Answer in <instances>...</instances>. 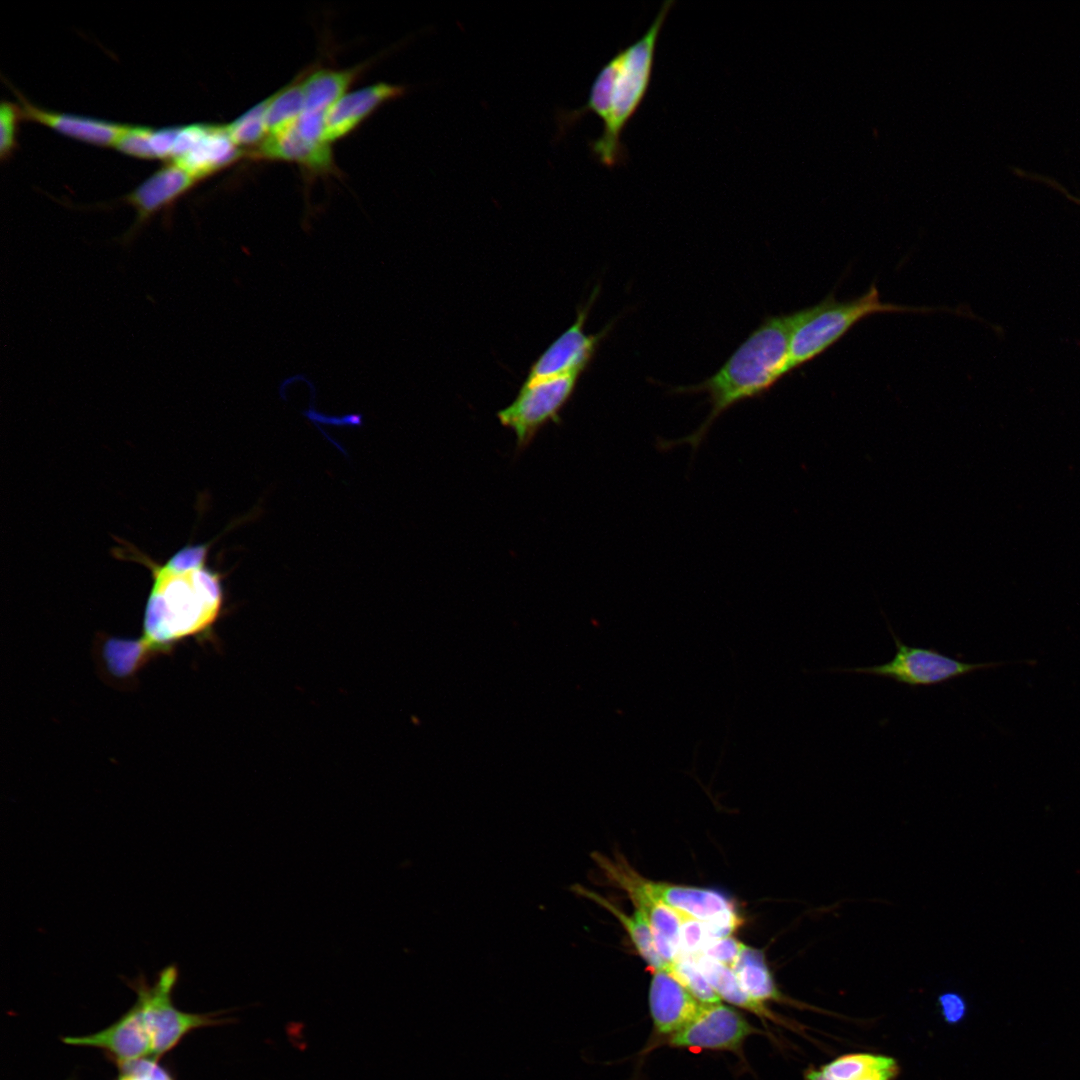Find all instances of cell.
Listing matches in <instances>:
<instances>
[{
  "instance_id": "1",
  "label": "cell",
  "mask_w": 1080,
  "mask_h": 1080,
  "mask_svg": "<svg viewBox=\"0 0 1080 1080\" xmlns=\"http://www.w3.org/2000/svg\"><path fill=\"white\" fill-rule=\"evenodd\" d=\"M207 544H186L158 562L131 544L115 549L120 558L150 571L151 586L144 609L142 636L137 641H109L105 656L110 670L129 675L153 654L207 631L224 601L221 575L208 566Z\"/></svg>"
},
{
  "instance_id": "2",
  "label": "cell",
  "mask_w": 1080,
  "mask_h": 1080,
  "mask_svg": "<svg viewBox=\"0 0 1080 1080\" xmlns=\"http://www.w3.org/2000/svg\"><path fill=\"white\" fill-rule=\"evenodd\" d=\"M803 314L804 309L766 318L714 375L697 385L678 387L677 393H705L711 409L695 431L677 440H658V448L688 444L696 450L723 412L762 395L788 374L790 339Z\"/></svg>"
},
{
  "instance_id": "3",
  "label": "cell",
  "mask_w": 1080,
  "mask_h": 1080,
  "mask_svg": "<svg viewBox=\"0 0 1080 1080\" xmlns=\"http://www.w3.org/2000/svg\"><path fill=\"white\" fill-rule=\"evenodd\" d=\"M674 3V0L665 1L644 34L617 53L619 66L611 94L610 116L602 134L590 143L593 156L605 166L622 164L627 158L622 132L649 89L658 39Z\"/></svg>"
},
{
  "instance_id": "4",
  "label": "cell",
  "mask_w": 1080,
  "mask_h": 1080,
  "mask_svg": "<svg viewBox=\"0 0 1080 1080\" xmlns=\"http://www.w3.org/2000/svg\"><path fill=\"white\" fill-rule=\"evenodd\" d=\"M930 308H918L880 300L879 292L872 284L869 290L858 298L837 302L829 296L822 302L804 309L800 322L794 328L790 339V372L813 360L842 338L855 324L876 313L928 312Z\"/></svg>"
},
{
  "instance_id": "5",
  "label": "cell",
  "mask_w": 1080,
  "mask_h": 1080,
  "mask_svg": "<svg viewBox=\"0 0 1080 1080\" xmlns=\"http://www.w3.org/2000/svg\"><path fill=\"white\" fill-rule=\"evenodd\" d=\"M896 652L883 664L866 667L834 668L831 671L887 678L911 688L930 687L954 679L1001 666L1000 662L969 663L950 657L935 648L910 646L904 643L888 624Z\"/></svg>"
},
{
  "instance_id": "6",
  "label": "cell",
  "mask_w": 1080,
  "mask_h": 1080,
  "mask_svg": "<svg viewBox=\"0 0 1080 1080\" xmlns=\"http://www.w3.org/2000/svg\"><path fill=\"white\" fill-rule=\"evenodd\" d=\"M178 978V969L170 965L161 970L149 986L143 977L133 983L146 1025L151 1035L153 1059L171 1050L189 1031L219 1025L231 1019L216 1018L215 1014H191L178 1010L171 1001V992Z\"/></svg>"
},
{
  "instance_id": "7",
  "label": "cell",
  "mask_w": 1080,
  "mask_h": 1080,
  "mask_svg": "<svg viewBox=\"0 0 1080 1080\" xmlns=\"http://www.w3.org/2000/svg\"><path fill=\"white\" fill-rule=\"evenodd\" d=\"M580 376L568 374L523 382L511 404L498 411L499 422L514 433L518 449L527 447L549 422H560V412L572 397Z\"/></svg>"
},
{
  "instance_id": "8",
  "label": "cell",
  "mask_w": 1080,
  "mask_h": 1080,
  "mask_svg": "<svg viewBox=\"0 0 1080 1080\" xmlns=\"http://www.w3.org/2000/svg\"><path fill=\"white\" fill-rule=\"evenodd\" d=\"M596 287L588 302L578 310L576 320L534 361L524 382L568 374H582L591 363L610 326L597 334H587L584 326L598 294Z\"/></svg>"
},
{
  "instance_id": "9",
  "label": "cell",
  "mask_w": 1080,
  "mask_h": 1080,
  "mask_svg": "<svg viewBox=\"0 0 1080 1080\" xmlns=\"http://www.w3.org/2000/svg\"><path fill=\"white\" fill-rule=\"evenodd\" d=\"M606 871L626 891L635 907L642 909L648 918L656 949L670 965L680 956V927L682 914L655 898L647 889L645 880L623 858L607 862Z\"/></svg>"
},
{
  "instance_id": "10",
  "label": "cell",
  "mask_w": 1080,
  "mask_h": 1080,
  "mask_svg": "<svg viewBox=\"0 0 1080 1080\" xmlns=\"http://www.w3.org/2000/svg\"><path fill=\"white\" fill-rule=\"evenodd\" d=\"M756 1029L736 1009L722 1003L703 1005L684 1028L669 1036L672 1047L738 1052Z\"/></svg>"
},
{
  "instance_id": "11",
  "label": "cell",
  "mask_w": 1080,
  "mask_h": 1080,
  "mask_svg": "<svg viewBox=\"0 0 1080 1080\" xmlns=\"http://www.w3.org/2000/svg\"><path fill=\"white\" fill-rule=\"evenodd\" d=\"M648 891L679 913L703 922L712 937L731 936L742 920L723 894L704 888L645 880Z\"/></svg>"
},
{
  "instance_id": "12",
  "label": "cell",
  "mask_w": 1080,
  "mask_h": 1080,
  "mask_svg": "<svg viewBox=\"0 0 1080 1080\" xmlns=\"http://www.w3.org/2000/svg\"><path fill=\"white\" fill-rule=\"evenodd\" d=\"M70 1045L91 1046L108 1050L123 1065L151 1056L152 1039L140 1005H135L117 1022L94 1034L65 1037Z\"/></svg>"
},
{
  "instance_id": "13",
  "label": "cell",
  "mask_w": 1080,
  "mask_h": 1080,
  "mask_svg": "<svg viewBox=\"0 0 1080 1080\" xmlns=\"http://www.w3.org/2000/svg\"><path fill=\"white\" fill-rule=\"evenodd\" d=\"M197 180L177 164L170 162L126 196L136 211V221L126 234L128 241L157 212L169 207L189 191Z\"/></svg>"
},
{
  "instance_id": "14",
  "label": "cell",
  "mask_w": 1080,
  "mask_h": 1080,
  "mask_svg": "<svg viewBox=\"0 0 1080 1080\" xmlns=\"http://www.w3.org/2000/svg\"><path fill=\"white\" fill-rule=\"evenodd\" d=\"M649 1007L655 1030L671 1036L689 1024L703 1005L669 973L654 971Z\"/></svg>"
},
{
  "instance_id": "15",
  "label": "cell",
  "mask_w": 1080,
  "mask_h": 1080,
  "mask_svg": "<svg viewBox=\"0 0 1080 1080\" xmlns=\"http://www.w3.org/2000/svg\"><path fill=\"white\" fill-rule=\"evenodd\" d=\"M404 92L403 86L378 83L344 95L325 113L323 140L329 143L346 135L378 106Z\"/></svg>"
},
{
  "instance_id": "16",
  "label": "cell",
  "mask_w": 1080,
  "mask_h": 1080,
  "mask_svg": "<svg viewBox=\"0 0 1080 1080\" xmlns=\"http://www.w3.org/2000/svg\"><path fill=\"white\" fill-rule=\"evenodd\" d=\"M23 118L45 125L56 132L86 143L110 146L115 145L125 129V125L60 113L34 106L20 97Z\"/></svg>"
},
{
  "instance_id": "17",
  "label": "cell",
  "mask_w": 1080,
  "mask_h": 1080,
  "mask_svg": "<svg viewBox=\"0 0 1080 1080\" xmlns=\"http://www.w3.org/2000/svg\"><path fill=\"white\" fill-rule=\"evenodd\" d=\"M240 152L225 126L205 125L195 144L184 155L171 162L198 181L232 163L240 156Z\"/></svg>"
},
{
  "instance_id": "18",
  "label": "cell",
  "mask_w": 1080,
  "mask_h": 1080,
  "mask_svg": "<svg viewBox=\"0 0 1080 1080\" xmlns=\"http://www.w3.org/2000/svg\"><path fill=\"white\" fill-rule=\"evenodd\" d=\"M900 1068L889 1056L851 1053L818 1068H809L805 1080H895Z\"/></svg>"
},
{
  "instance_id": "19",
  "label": "cell",
  "mask_w": 1080,
  "mask_h": 1080,
  "mask_svg": "<svg viewBox=\"0 0 1080 1080\" xmlns=\"http://www.w3.org/2000/svg\"><path fill=\"white\" fill-rule=\"evenodd\" d=\"M255 155L294 161L317 171H328L333 164L328 142L307 140L298 134L294 126L281 133L269 135Z\"/></svg>"
},
{
  "instance_id": "20",
  "label": "cell",
  "mask_w": 1080,
  "mask_h": 1080,
  "mask_svg": "<svg viewBox=\"0 0 1080 1080\" xmlns=\"http://www.w3.org/2000/svg\"><path fill=\"white\" fill-rule=\"evenodd\" d=\"M730 968L743 990L753 999L764 1004L767 1001H783L784 996L776 985L762 950L743 944Z\"/></svg>"
},
{
  "instance_id": "21",
  "label": "cell",
  "mask_w": 1080,
  "mask_h": 1080,
  "mask_svg": "<svg viewBox=\"0 0 1080 1080\" xmlns=\"http://www.w3.org/2000/svg\"><path fill=\"white\" fill-rule=\"evenodd\" d=\"M688 958L694 962L722 1000L750 1011L759 1017L773 1018L766 1004L753 999L743 990L729 966L702 954Z\"/></svg>"
},
{
  "instance_id": "22",
  "label": "cell",
  "mask_w": 1080,
  "mask_h": 1080,
  "mask_svg": "<svg viewBox=\"0 0 1080 1080\" xmlns=\"http://www.w3.org/2000/svg\"><path fill=\"white\" fill-rule=\"evenodd\" d=\"M618 66L619 57L616 54L598 72L584 106L573 111L560 112L557 115L558 128L561 134L587 113L597 115L602 120L603 125L607 123L610 116L611 94Z\"/></svg>"
},
{
  "instance_id": "23",
  "label": "cell",
  "mask_w": 1080,
  "mask_h": 1080,
  "mask_svg": "<svg viewBox=\"0 0 1080 1080\" xmlns=\"http://www.w3.org/2000/svg\"><path fill=\"white\" fill-rule=\"evenodd\" d=\"M355 78L353 70H319L310 74L301 86L304 94V111L326 112L343 97Z\"/></svg>"
},
{
  "instance_id": "24",
  "label": "cell",
  "mask_w": 1080,
  "mask_h": 1080,
  "mask_svg": "<svg viewBox=\"0 0 1080 1080\" xmlns=\"http://www.w3.org/2000/svg\"><path fill=\"white\" fill-rule=\"evenodd\" d=\"M594 898L617 917L629 934L639 955L653 971H669L670 965L659 955L650 923L642 909L635 907L633 914L627 915L599 896H594Z\"/></svg>"
},
{
  "instance_id": "25",
  "label": "cell",
  "mask_w": 1080,
  "mask_h": 1080,
  "mask_svg": "<svg viewBox=\"0 0 1080 1080\" xmlns=\"http://www.w3.org/2000/svg\"><path fill=\"white\" fill-rule=\"evenodd\" d=\"M305 109L301 83L290 85L269 97L265 122L269 135L281 133L295 125Z\"/></svg>"
},
{
  "instance_id": "26",
  "label": "cell",
  "mask_w": 1080,
  "mask_h": 1080,
  "mask_svg": "<svg viewBox=\"0 0 1080 1080\" xmlns=\"http://www.w3.org/2000/svg\"><path fill=\"white\" fill-rule=\"evenodd\" d=\"M702 1005L721 1003V998L688 957H679L667 972Z\"/></svg>"
},
{
  "instance_id": "27",
  "label": "cell",
  "mask_w": 1080,
  "mask_h": 1080,
  "mask_svg": "<svg viewBox=\"0 0 1080 1080\" xmlns=\"http://www.w3.org/2000/svg\"><path fill=\"white\" fill-rule=\"evenodd\" d=\"M268 104L269 98L255 105L225 126L229 136L237 146L255 144L267 133L265 116Z\"/></svg>"
},
{
  "instance_id": "28",
  "label": "cell",
  "mask_w": 1080,
  "mask_h": 1080,
  "mask_svg": "<svg viewBox=\"0 0 1080 1080\" xmlns=\"http://www.w3.org/2000/svg\"><path fill=\"white\" fill-rule=\"evenodd\" d=\"M679 936L680 957H694L702 954L714 938L703 922L683 914Z\"/></svg>"
},
{
  "instance_id": "29",
  "label": "cell",
  "mask_w": 1080,
  "mask_h": 1080,
  "mask_svg": "<svg viewBox=\"0 0 1080 1080\" xmlns=\"http://www.w3.org/2000/svg\"><path fill=\"white\" fill-rule=\"evenodd\" d=\"M23 118L20 106L2 102L0 108V156L5 160L16 147L18 122Z\"/></svg>"
},
{
  "instance_id": "30",
  "label": "cell",
  "mask_w": 1080,
  "mask_h": 1080,
  "mask_svg": "<svg viewBox=\"0 0 1080 1080\" xmlns=\"http://www.w3.org/2000/svg\"><path fill=\"white\" fill-rule=\"evenodd\" d=\"M151 128L126 126L115 147L122 153L141 158L155 159L151 144Z\"/></svg>"
},
{
  "instance_id": "31",
  "label": "cell",
  "mask_w": 1080,
  "mask_h": 1080,
  "mask_svg": "<svg viewBox=\"0 0 1080 1080\" xmlns=\"http://www.w3.org/2000/svg\"><path fill=\"white\" fill-rule=\"evenodd\" d=\"M743 944L732 935L713 938L703 950L702 955L731 967L736 961Z\"/></svg>"
},
{
  "instance_id": "32",
  "label": "cell",
  "mask_w": 1080,
  "mask_h": 1080,
  "mask_svg": "<svg viewBox=\"0 0 1080 1080\" xmlns=\"http://www.w3.org/2000/svg\"><path fill=\"white\" fill-rule=\"evenodd\" d=\"M326 112L304 111L294 125L300 136L310 141H324V118ZM325 142V141H324Z\"/></svg>"
},
{
  "instance_id": "33",
  "label": "cell",
  "mask_w": 1080,
  "mask_h": 1080,
  "mask_svg": "<svg viewBox=\"0 0 1080 1080\" xmlns=\"http://www.w3.org/2000/svg\"><path fill=\"white\" fill-rule=\"evenodd\" d=\"M178 127L152 129L150 144L155 159H172Z\"/></svg>"
},
{
  "instance_id": "34",
  "label": "cell",
  "mask_w": 1080,
  "mask_h": 1080,
  "mask_svg": "<svg viewBox=\"0 0 1080 1080\" xmlns=\"http://www.w3.org/2000/svg\"><path fill=\"white\" fill-rule=\"evenodd\" d=\"M938 1003L941 1014L948 1024L960 1023L967 1014L965 999L956 992H946L939 996Z\"/></svg>"
},
{
  "instance_id": "35",
  "label": "cell",
  "mask_w": 1080,
  "mask_h": 1080,
  "mask_svg": "<svg viewBox=\"0 0 1080 1080\" xmlns=\"http://www.w3.org/2000/svg\"><path fill=\"white\" fill-rule=\"evenodd\" d=\"M1016 172L1020 173L1021 175H1027V176H1029V177H1031V178H1036V179H1038V180H1041V181H1043V182H1045V183L1049 184L1050 186L1054 187L1055 189H1057V190L1061 191V192H1062V193H1063L1064 195H1066V196H1067V197H1068L1069 199H1071L1072 201H1074V202H1076V203H1078V204L1080 205V197H1079V196H1076V195H1074V194H1071V193H1070V192H1069V191H1068V190H1067V189H1066L1065 187H1063V186H1062V185H1061V184H1060V183H1059L1058 181H1056V180H1054V179H1052V178H1050V177H1048V176H1043V175L1035 174V173H1032V172H1028V171H1024V170H1018V169H1017V170H1016Z\"/></svg>"
}]
</instances>
